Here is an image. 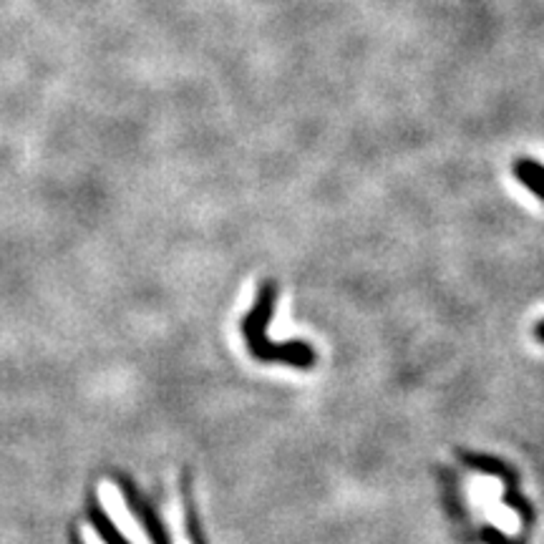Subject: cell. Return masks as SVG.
<instances>
[{"instance_id": "1", "label": "cell", "mask_w": 544, "mask_h": 544, "mask_svg": "<svg viewBox=\"0 0 544 544\" xmlns=\"http://www.w3.org/2000/svg\"><path fill=\"white\" fill-rule=\"evenodd\" d=\"M247 348L253 353V358L263 363H285L292 368H300V371H310L315 363H318V353L313 351L310 343L305 340H285V343H275V340L265 336H254L247 338Z\"/></svg>"}, {"instance_id": "2", "label": "cell", "mask_w": 544, "mask_h": 544, "mask_svg": "<svg viewBox=\"0 0 544 544\" xmlns=\"http://www.w3.org/2000/svg\"><path fill=\"white\" fill-rule=\"evenodd\" d=\"M459 456L474 472H482L486 476H499V479H504V484H520V476H517V472L509 466L507 461L496 459V456H486V454H472V451H459Z\"/></svg>"}, {"instance_id": "3", "label": "cell", "mask_w": 544, "mask_h": 544, "mask_svg": "<svg viewBox=\"0 0 544 544\" xmlns=\"http://www.w3.org/2000/svg\"><path fill=\"white\" fill-rule=\"evenodd\" d=\"M181 502H184V532L189 537V544H207L205 530H202V521H199V514H197V504H194L192 479H189L187 472L181 476Z\"/></svg>"}, {"instance_id": "4", "label": "cell", "mask_w": 544, "mask_h": 544, "mask_svg": "<svg viewBox=\"0 0 544 544\" xmlns=\"http://www.w3.org/2000/svg\"><path fill=\"white\" fill-rule=\"evenodd\" d=\"M514 177L520 180L532 194H537L539 199H544V167L537 159H517L514 161Z\"/></svg>"}, {"instance_id": "5", "label": "cell", "mask_w": 544, "mask_h": 544, "mask_svg": "<svg viewBox=\"0 0 544 544\" xmlns=\"http://www.w3.org/2000/svg\"><path fill=\"white\" fill-rule=\"evenodd\" d=\"M502 502H504L509 509H514L524 524H532L534 509L532 504H530V499L520 492V484H507V489H504V494H502Z\"/></svg>"}, {"instance_id": "6", "label": "cell", "mask_w": 544, "mask_h": 544, "mask_svg": "<svg viewBox=\"0 0 544 544\" xmlns=\"http://www.w3.org/2000/svg\"><path fill=\"white\" fill-rule=\"evenodd\" d=\"M482 539L486 544H520V542H514V539H509L507 534H502L499 530H494V527H484Z\"/></svg>"}, {"instance_id": "7", "label": "cell", "mask_w": 544, "mask_h": 544, "mask_svg": "<svg viewBox=\"0 0 544 544\" xmlns=\"http://www.w3.org/2000/svg\"><path fill=\"white\" fill-rule=\"evenodd\" d=\"M534 336L544 343V320H539V323L534 326Z\"/></svg>"}]
</instances>
